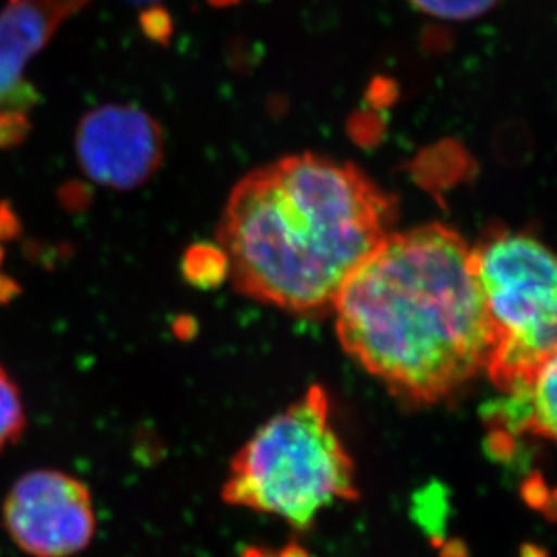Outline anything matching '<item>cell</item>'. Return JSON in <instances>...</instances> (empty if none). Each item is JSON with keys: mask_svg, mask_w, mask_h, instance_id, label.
Masks as SVG:
<instances>
[{"mask_svg": "<svg viewBox=\"0 0 557 557\" xmlns=\"http://www.w3.org/2000/svg\"><path fill=\"white\" fill-rule=\"evenodd\" d=\"M332 312L345 352L416 405L446 399L490 359L471 248L444 224L388 233L345 280Z\"/></svg>", "mask_w": 557, "mask_h": 557, "instance_id": "cell-1", "label": "cell"}, {"mask_svg": "<svg viewBox=\"0 0 557 557\" xmlns=\"http://www.w3.org/2000/svg\"><path fill=\"white\" fill-rule=\"evenodd\" d=\"M395 202L363 170L315 153L252 170L219 227L243 295L293 314L332 312L354 269L392 233Z\"/></svg>", "mask_w": 557, "mask_h": 557, "instance_id": "cell-2", "label": "cell"}, {"mask_svg": "<svg viewBox=\"0 0 557 557\" xmlns=\"http://www.w3.org/2000/svg\"><path fill=\"white\" fill-rule=\"evenodd\" d=\"M356 498L352 458L318 384L246 442L224 485L227 504L278 516L300 531L337 499Z\"/></svg>", "mask_w": 557, "mask_h": 557, "instance_id": "cell-3", "label": "cell"}, {"mask_svg": "<svg viewBox=\"0 0 557 557\" xmlns=\"http://www.w3.org/2000/svg\"><path fill=\"white\" fill-rule=\"evenodd\" d=\"M471 265L491 331L484 372L507 394L556 358V260L537 238L502 232L471 248Z\"/></svg>", "mask_w": 557, "mask_h": 557, "instance_id": "cell-4", "label": "cell"}, {"mask_svg": "<svg viewBox=\"0 0 557 557\" xmlns=\"http://www.w3.org/2000/svg\"><path fill=\"white\" fill-rule=\"evenodd\" d=\"M16 547L32 557H71L89 547L96 512L87 485L57 469L22 474L2 504Z\"/></svg>", "mask_w": 557, "mask_h": 557, "instance_id": "cell-5", "label": "cell"}, {"mask_svg": "<svg viewBox=\"0 0 557 557\" xmlns=\"http://www.w3.org/2000/svg\"><path fill=\"white\" fill-rule=\"evenodd\" d=\"M76 156L89 180L128 191L145 185L163 163V131L139 107L109 103L82 117Z\"/></svg>", "mask_w": 557, "mask_h": 557, "instance_id": "cell-6", "label": "cell"}, {"mask_svg": "<svg viewBox=\"0 0 557 557\" xmlns=\"http://www.w3.org/2000/svg\"><path fill=\"white\" fill-rule=\"evenodd\" d=\"M89 0H8L0 10V111L26 112L37 90L24 82V69L54 33Z\"/></svg>", "mask_w": 557, "mask_h": 557, "instance_id": "cell-7", "label": "cell"}, {"mask_svg": "<svg viewBox=\"0 0 557 557\" xmlns=\"http://www.w3.org/2000/svg\"><path fill=\"white\" fill-rule=\"evenodd\" d=\"M505 395L507 399L487 410V422L499 428L496 432L556 438V358L540 370L532 383Z\"/></svg>", "mask_w": 557, "mask_h": 557, "instance_id": "cell-8", "label": "cell"}, {"mask_svg": "<svg viewBox=\"0 0 557 557\" xmlns=\"http://www.w3.org/2000/svg\"><path fill=\"white\" fill-rule=\"evenodd\" d=\"M26 430V410L21 389L0 364V453L13 446Z\"/></svg>", "mask_w": 557, "mask_h": 557, "instance_id": "cell-9", "label": "cell"}, {"mask_svg": "<svg viewBox=\"0 0 557 557\" xmlns=\"http://www.w3.org/2000/svg\"><path fill=\"white\" fill-rule=\"evenodd\" d=\"M417 10L446 21H471L490 13L502 0H410Z\"/></svg>", "mask_w": 557, "mask_h": 557, "instance_id": "cell-10", "label": "cell"}, {"mask_svg": "<svg viewBox=\"0 0 557 557\" xmlns=\"http://www.w3.org/2000/svg\"><path fill=\"white\" fill-rule=\"evenodd\" d=\"M224 271H226V258L222 251L213 257L211 248L195 246L186 255L185 274L194 284H210V282L213 284V274H224Z\"/></svg>", "mask_w": 557, "mask_h": 557, "instance_id": "cell-11", "label": "cell"}, {"mask_svg": "<svg viewBox=\"0 0 557 557\" xmlns=\"http://www.w3.org/2000/svg\"><path fill=\"white\" fill-rule=\"evenodd\" d=\"M29 122L24 111H0V148H10L24 141Z\"/></svg>", "mask_w": 557, "mask_h": 557, "instance_id": "cell-12", "label": "cell"}, {"mask_svg": "<svg viewBox=\"0 0 557 557\" xmlns=\"http://www.w3.org/2000/svg\"><path fill=\"white\" fill-rule=\"evenodd\" d=\"M240 557H312L309 550L296 545V543H289L285 547L280 548H268V547H251L244 550Z\"/></svg>", "mask_w": 557, "mask_h": 557, "instance_id": "cell-13", "label": "cell"}, {"mask_svg": "<svg viewBox=\"0 0 557 557\" xmlns=\"http://www.w3.org/2000/svg\"><path fill=\"white\" fill-rule=\"evenodd\" d=\"M210 2L215 5H232L237 4L240 0H210Z\"/></svg>", "mask_w": 557, "mask_h": 557, "instance_id": "cell-14", "label": "cell"}, {"mask_svg": "<svg viewBox=\"0 0 557 557\" xmlns=\"http://www.w3.org/2000/svg\"><path fill=\"white\" fill-rule=\"evenodd\" d=\"M0 260H2V251H0Z\"/></svg>", "mask_w": 557, "mask_h": 557, "instance_id": "cell-15", "label": "cell"}]
</instances>
